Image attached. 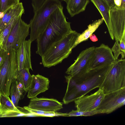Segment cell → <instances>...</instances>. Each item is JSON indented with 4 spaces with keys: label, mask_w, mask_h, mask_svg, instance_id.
I'll list each match as a JSON object with an SVG mask.
<instances>
[{
    "label": "cell",
    "mask_w": 125,
    "mask_h": 125,
    "mask_svg": "<svg viewBox=\"0 0 125 125\" xmlns=\"http://www.w3.org/2000/svg\"><path fill=\"white\" fill-rule=\"evenodd\" d=\"M113 64L91 69L79 76H65L67 86L63 99V103L67 104L99 88Z\"/></svg>",
    "instance_id": "obj_1"
},
{
    "label": "cell",
    "mask_w": 125,
    "mask_h": 125,
    "mask_svg": "<svg viewBox=\"0 0 125 125\" xmlns=\"http://www.w3.org/2000/svg\"><path fill=\"white\" fill-rule=\"evenodd\" d=\"M63 10L62 7L53 12L45 28L36 40V53L41 56L51 46L72 30L70 23L66 21Z\"/></svg>",
    "instance_id": "obj_2"
},
{
    "label": "cell",
    "mask_w": 125,
    "mask_h": 125,
    "mask_svg": "<svg viewBox=\"0 0 125 125\" xmlns=\"http://www.w3.org/2000/svg\"><path fill=\"white\" fill-rule=\"evenodd\" d=\"M72 30L60 40L48 48L41 56L45 67L49 68L61 63L71 53L80 34Z\"/></svg>",
    "instance_id": "obj_3"
},
{
    "label": "cell",
    "mask_w": 125,
    "mask_h": 125,
    "mask_svg": "<svg viewBox=\"0 0 125 125\" xmlns=\"http://www.w3.org/2000/svg\"><path fill=\"white\" fill-rule=\"evenodd\" d=\"M63 7L59 0H46L36 11L30 25L31 29L30 39L32 42L37 39L43 31L50 17L58 8Z\"/></svg>",
    "instance_id": "obj_4"
},
{
    "label": "cell",
    "mask_w": 125,
    "mask_h": 125,
    "mask_svg": "<svg viewBox=\"0 0 125 125\" xmlns=\"http://www.w3.org/2000/svg\"><path fill=\"white\" fill-rule=\"evenodd\" d=\"M125 87V59L116 60L99 88L106 94Z\"/></svg>",
    "instance_id": "obj_5"
},
{
    "label": "cell",
    "mask_w": 125,
    "mask_h": 125,
    "mask_svg": "<svg viewBox=\"0 0 125 125\" xmlns=\"http://www.w3.org/2000/svg\"><path fill=\"white\" fill-rule=\"evenodd\" d=\"M18 72L16 51L8 52L0 72V97L9 96V90L13 81L17 79Z\"/></svg>",
    "instance_id": "obj_6"
},
{
    "label": "cell",
    "mask_w": 125,
    "mask_h": 125,
    "mask_svg": "<svg viewBox=\"0 0 125 125\" xmlns=\"http://www.w3.org/2000/svg\"><path fill=\"white\" fill-rule=\"evenodd\" d=\"M30 28L29 24L26 23L22 20L21 17H20L9 34L6 44L5 50L16 51L29 35Z\"/></svg>",
    "instance_id": "obj_7"
},
{
    "label": "cell",
    "mask_w": 125,
    "mask_h": 125,
    "mask_svg": "<svg viewBox=\"0 0 125 125\" xmlns=\"http://www.w3.org/2000/svg\"><path fill=\"white\" fill-rule=\"evenodd\" d=\"M125 104V87L105 94L104 98L96 109L104 113L110 114Z\"/></svg>",
    "instance_id": "obj_8"
},
{
    "label": "cell",
    "mask_w": 125,
    "mask_h": 125,
    "mask_svg": "<svg viewBox=\"0 0 125 125\" xmlns=\"http://www.w3.org/2000/svg\"><path fill=\"white\" fill-rule=\"evenodd\" d=\"M95 48L91 47L82 51L74 63L67 69L65 73L71 76H79L88 71Z\"/></svg>",
    "instance_id": "obj_9"
},
{
    "label": "cell",
    "mask_w": 125,
    "mask_h": 125,
    "mask_svg": "<svg viewBox=\"0 0 125 125\" xmlns=\"http://www.w3.org/2000/svg\"><path fill=\"white\" fill-rule=\"evenodd\" d=\"M110 17L114 39L119 42L125 32V7L115 5L111 7Z\"/></svg>",
    "instance_id": "obj_10"
},
{
    "label": "cell",
    "mask_w": 125,
    "mask_h": 125,
    "mask_svg": "<svg viewBox=\"0 0 125 125\" xmlns=\"http://www.w3.org/2000/svg\"><path fill=\"white\" fill-rule=\"evenodd\" d=\"M116 60L111 49L107 45L101 44L95 48L89 69L113 64Z\"/></svg>",
    "instance_id": "obj_11"
},
{
    "label": "cell",
    "mask_w": 125,
    "mask_h": 125,
    "mask_svg": "<svg viewBox=\"0 0 125 125\" xmlns=\"http://www.w3.org/2000/svg\"><path fill=\"white\" fill-rule=\"evenodd\" d=\"M105 94L99 88L94 93L84 95L74 100L77 110L81 111H87L96 109L103 99Z\"/></svg>",
    "instance_id": "obj_12"
},
{
    "label": "cell",
    "mask_w": 125,
    "mask_h": 125,
    "mask_svg": "<svg viewBox=\"0 0 125 125\" xmlns=\"http://www.w3.org/2000/svg\"><path fill=\"white\" fill-rule=\"evenodd\" d=\"M28 106L45 112H55L63 108L62 103L56 99L37 97L31 99Z\"/></svg>",
    "instance_id": "obj_13"
},
{
    "label": "cell",
    "mask_w": 125,
    "mask_h": 125,
    "mask_svg": "<svg viewBox=\"0 0 125 125\" xmlns=\"http://www.w3.org/2000/svg\"><path fill=\"white\" fill-rule=\"evenodd\" d=\"M29 39L25 40L16 51L18 71L23 68L32 70L31 61V45Z\"/></svg>",
    "instance_id": "obj_14"
},
{
    "label": "cell",
    "mask_w": 125,
    "mask_h": 125,
    "mask_svg": "<svg viewBox=\"0 0 125 125\" xmlns=\"http://www.w3.org/2000/svg\"><path fill=\"white\" fill-rule=\"evenodd\" d=\"M31 75V81L27 96L28 98L31 99L48 90L50 83L48 78L39 74Z\"/></svg>",
    "instance_id": "obj_15"
},
{
    "label": "cell",
    "mask_w": 125,
    "mask_h": 125,
    "mask_svg": "<svg viewBox=\"0 0 125 125\" xmlns=\"http://www.w3.org/2000/svg\"><path fill=\"white\" fill-rule=\"evenodd\" d=\"M99 11L107 26L110 36L112 40L114 39L110 17L111 7L104 0H91Z\"/></svg>",
    "instance_id": "obj_16"
},
{
    "label": "cell",
    "mask_w": 125,
    "mask_h": 125,
    "mask_svg": "<svg viewBox=\"0 0 125 125\" xmlns=\"http://www.w3.org/2000/svg\"><path fill=\"white\" fill-rule=\"evenodd\" d=\"M89 2V0H68L66 8L71 17L84 11Z\"/></svg>",
    "instance_id": "obj_17"
},
{
    "label": "cell",
    "mask_w": 125,
    "mask_h": 125,
    "mask_svg": "<svg viewBox=\"0 0 125 125\" xmlns=\"http://www.w3.org/2000/svg\"><path fill=\"white\" fill-rule=\"evenodd\" d=\"M104 21L103 19L102 18L95 21L89 25L86 29L81 34H80L74 44V48L81 42L87 40L90 36L97 29Z\"/></svg>",
    "instance_id": "obj_18"
},
{
    "label": "cell",
    "mask_w": 125,
    "mask_h": 125,
    "mask_svg": "<svg viewBox=\"0 0 125 125\" xmlns=\"http://www.w3.org/2000/svg\"><path fill=\"white\" fill-rule=\"evenodd\" d=\"M24 11H21L16 14L12 18L7 25L0 33V48L5 50L6 43L11 30L17 20L20 17H21L22 15L24 13Z\"/></svg>",
    "instance_id": "obj_19"
},
{
    "label": "cell",
    "mask_w": 125,
    "mask_h": 125,
    "mask_svg": "<svg viewBox=\"0 0 125 125\" xmlns=\"http://www.w3.org/2000/svg\"><path fill=\"white\" fill-rule=\"evenodd\" d=\"M31 80L32 75L30 73L29 69L23 68L18 71L17 81L21 84L26 92L28 90Z\"/></svg>",
    "instance_id": "obj_20"
},
{
    "label": "cell",
    "mask_w": 125,
    "mask_h": 125,
    "mask_svg": "<svg viewBox=\"0 0 125 125\" xmlns=\"http://www.w3.org/2000/svg\"><path fill=\"white\" fill-rule=\"evenodd\" d=\"M18 109L9 96L1 95L0 97V114L2 116L9 112Z\"/></svg>",
    "instance_id": "obj_21"
},
{
    "label": "cell",
    "mask_w": 125,
    "mask_h": 125,
    "mask_svg": "<svg viewBox=\"0 0 125 125\" xmlns=\"http://www.w3.org/2000/svg\"><path fill=\"white\" fill-rule=\"evenodd\" d=\"M9 95L13 104L16 107L17 106L20 100L23 97L18 88L17 79H15L11 83L9 90Z\"/></svg>",
    "instance_id": "obj_22"
},
{
    "label": "cell",
    "mask_w": 125,
    "mask_h": 125,
    "mask_svg": "<svg viewBox=\"0 0 125 125\" xmlns=\"http://www.w3.org/2000/svg\"><path fill=\"white\" fill-rule=\"evenodd\" d=\"M104 114L103 112L101 110L96 109L93 110L87 111H81L72 110L68 113L63 114L64 116H89L95 115Z\"/></svg>",
    "instance_id": "obj_23"
},
{
    "label": "cell",
    "mask_w": 125,
    "mask_h": 125,
    "mask_svg": "<svg viewBox=\"0 0 125 125\" xmlns=\"http://www.w3.org/2000/svg\"><path fill=\"white\" fill-rule=\"evenodd\" d=\"M20 0H0V19L6 11L19 4Z\"/></svg>",
    "instance_id": "obj_24"
},
{
    "label": "cell",
    "mask_w": 125,
    "mask_h": 125,
    "mask_svg": "<svg viewBox=\"0 0 125 125\" xmlns=\"http://www.w3.org/2000/svg\"><path fill=\"white\" fill-rule=\"evenodd\" d=\"M18 109L12 111L2 115V117H26L27 115L20 110L17 106Z\"/></svg>",
    "instance_id": "obj_25"
},
{
    "label": "cell",
    "mask_w": 125,
    "mask_h": 125,
    "mask_svg": "<svg viewBox=\"0 0 125 125\" xmlns=\"http://www.w3.org/2000/svg\"><path fill=\"white\" fill-rule=\"evenodd\" d=\"M119 41H115V42L112 47L111 50L114 53V56L116 59L117 60L119 55L121 54V52L119 46Z\"/></svg>",
    "instance_id": "obj_26"
},
{
    "label": "cell",
    "mask_w": 125,
    "mask_h": 125,
    "mask_svg": "<svg viewBox=\"0 0 125 125\" xmlns=\"http://www.w3.org/2000/svg\"><path fill=\"white\" fill-rule=\"evenodd\" d=\"M119 46L121 52V59H124L125 56V32L119 41Z\"/></svg>",
    "instance_id": "obj_27"
},
{
    "label": "cell",
    "mask_w": 125,
    "mask_h": 125,
    "mask_svg": "<svg viewBox=\"0 0 125 125\" xmlns=\"http://www.w3.org/2000/svg\"><path fill=\"white\" fill-rule=\"evenodd\" d=\"M8 52L0 47V72L6 58Z\"/></svg>",
    "instance_id": "obj_28"
},
{
    "label": "cell",
    "mask_w": 125,
    "mask_h": 125,
    "mask_svg": "<svg viewBox=\"0 0 125 125\" xmlns=\"http://www.w3.org/2000/svg\"><path fill=\"white\" fill-rule=\"evenodd\" d=\"M23 108L31 113L37 115L39 117H43V115L48 112H45L39 110L32 109L25 106Z\"/></svg>",
    "instance_id": "obj_29"
},
{
    "label": "cell",
    "mask_w": 125,
    "mask_h": 125,
    "mask_svg": "<svg viewBox=\"0 0 125 125\" xmlns=\"http://www.w3.org/2000/svg\"><path fill=\"white\" fill-rule=\"evenodd\" d=\"M32 6L34 12L37 10L46 0H31Z\"/></svg>",
    "instance_id": "obj_30"
},
{
    "label": "cell",
    "mask_w": 125,
    "mask_h": 125,
    "mask_svg": "<svg viewBox=\"0 0 125 125\" xmlns=\"http://www.w3.org/2000/svg\"><path fill=\"white\" fill-rule=\"evenodd\" d=\"M89 38L93 42H95L98 41V38L94 34L91 35L89 37Z\"/></svg>",
    "instance_id": "obj_31"
},
{
    "label": "cell",
    "mask_w": 125,
    "mask_h": 125,
    "mask_svg": "<svg viewBox=\"0 0 125 125\" xmlns=\"http://www.w3.org/2000/svg\"><path fill=\"white\" fill-rule=\"evenodd\" d=\"M108 4L110 7L114 6L115 4L114 0H104Z\"/></svg>",
    "instance_id": "obj_32"
},
{
    "label": "cell",
    "mask_w": 125,
    "mask_h": 125,
    "mask_svg": "<svg viewBox=\"0 0 125 125\" xmlns=\"http://www.w3.org/2000/svg\"><path fill=\"white\" fill-rule=\"evenodd\" d=\"M115 4L118 6H121V0H114Z\"/></svg>",
    "instance_id": "obj_33"
},
{
    "label": "cell",
    "mask_w": 125,
    "mask_h": 125,
    "mask_svg": "<svg viewBox=\"0 0 125 125\" xmlns=\"http://www.w3.org/2000/svg\"><path fill=\"white\" fill-rule=\"evenodd\" d=\"M121 6L125 7V0H121Z\"/></svg>",
    "instance_id": "obj_34"
},
{
    "label": "cell",
    "mask_w": 125,
    "mask_h": 125,
    "mask_svg": "<svg viewBox=\"0 0 125 125\" xmlns=\"http://www.w3.org/2000/svg\"><path fill=\"white\" fill-rule=\"evenodd\" d=\"M62 0L63 1H64V2H66V3H67V2L68 1V0Z\"/></svg>",
    "instance_id": "obj_35"
},
{
    "label": "cell",
    "mask_w": 125,
    "mask_h": 125,
    "mask_svg": "<svg viewBox=\"0 0 125 125\" xmlns=\"http://www.w3.org/2000/svg\"><path fill=\"white\" fill-rule=\"evenodd\" d=\"M0 117H2V116L0 114Z\"/></svg>",
    "instance_id": "obj_36"
}]
</instances>
